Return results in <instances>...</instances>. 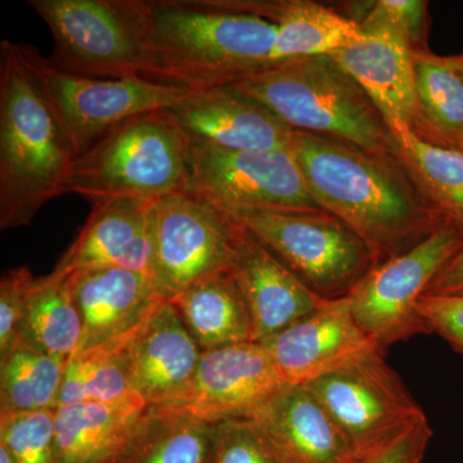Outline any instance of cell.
I'll return each mask as SVG.
<instances>
[{"instance_id": "obj_1", "label": "cell", "mask_w": 463, "mask_h": 463, "mask_svg": "<svg viewBox=\"0 0 463 463\" xmlns=\"http://www.w3.org/2000/svg\"><path fill=\"white\" fill-rule=\"evenodd\" d=\"M289 151L319 206L364 241L376 265L444 223L395 158L295 130Z\"/></svg>"}, {"instance_id": "obj_2", "label": "cell", "mask_w": 463, "mask_h": 463, "mask_svg": "<svg viewBox=\"0 0 463 463\" xmlns=\"http://www.w3.org/2000/svg\"><path fill=\"white\" fill-rule=\"evenodd\" d=\"M277 26L218 0H154L143 79L187 90L228 87L272 65Z\"/></svg>"}, {"instance_id": "obj_3", "label": "cell", "mask_w": 463, "mask_h": 463, "mask_svg": "<svg viewBox=\"0 0 463 463\" xmlns=\"http://www.w3.org/2000/svg\"><path fill=\"white\" fill-rule=\"evenodd\" d=\"M75 154L21 44H0V230L26 227L65 194Z\"/></svg>"}, {"instance_id": "obj_4", "label": "cell", "mask_w": 463, "mask_h": 463, "mask_svg": "<svg viewBox=\"0 0 463 463\" xmlns=\"http://www.w3.org/2000/svg\"><path fill=\"white\" fill-rule=\"evenodd\" d=\"M228 87L270 109L295 132L397 160L394 136L379 109L331 57L282 61Z\"/></svg>"}, {"instance_id": "obj_5", "label": "cell", "mask_w": 463, "mask_h": 463, "mask_svg": "<svg viewBox=\"0 0 463 463\" xmlns=\"http://www.w3.org/2000/svg\"><path fill=\"white\" fill-rule=\"evenodd\" d=\"M191 147L165 109L134 116L75 158L65 185L91 205L187 190Z\"/></svg>"}, {"instance_id": "obj_6", "label": "cell", "mask_w": 463, "mask_h": 463, "mask_svg": "<svg viewBox=\"0 0 463 463\" xmlns=\"http://www.w3.org/2000/svg\"><path fill=\"white\" fill-rule=\"evenodd\" d=\"M53 35L47 62L93 79L142 78L154 0H29Z\"/></svg>"}, {"instance_id": "obj_7", "label": "cell", "mask_w": 463, "mask_h": 463, "mask_svg": "<svg viewBox=\"0 0 463 463\" xmlns=\"http://www.w3.org/2000/svg\"><path fill=\"white\" fill-rule=\"evenodd\" d=\"M323 298L346 297L376 265L364 241L326 212L227 214Z\"/></svg>"}, {"instance_id": "obj_8", "label": "cell", "mask_w": 463, "mask_h": 463, "mask_svg": "<svg viewBox=\"0 0 463 463\" xmlns=\"http://www.w3.org/2000/svg\"><path fill=\"white\" fill-rule=\"evenodd\" d=\"M462 246L461 232L444 222L407 251L374 265L347 294L356 322L381 353L431 334L420 315V298Z\"/></svg>"}, {"instance_id": "obj_9", "label": "cell", "mask_w": 463, "mask_h": 463, "mask_svg": "<svg viewBox=\"0 0 463 463\" xmlns=\"http://www.w3.org/2000/svg\"><path fill=\"white\" fill-rule=\"evenodd\" d=\"M36 85L65 132L75 157L134 116L172 109L190 90L133 79H93L54 69L32 45L21 44Z\"/></svg>"}, {"instance_id": "obj_10", "label": "cell", "mask_w": 463, "mask_h": 463, "mask_svg": "<svg viewBox=\"0 0 463 463\" xmlns=\"http://www.w3.org/2000/svg\"><path fill=\"white\" fill-rule=\"evenodd\" d=\"M304 386L331 414L355 456L392 443L428 419L379 350Z\"/></svg>"}, {"instance_id": "obj_11", "label": "cell", "mask_w": 463, "mask_h": 463, "mask_svg": "<svg viewBox=\"0 0 463 463\" xmlns=\"http://www.w3.org/2000/svg\"><path fill=\"white\" fill-rule=\"evenodd\" d=\"M185 192L225 214L325 212L289 149L223 152L191 147Z\"/></svg>"}, {"instance_id": "obj_12", "label": "cell", "mask_w": 463, "mask_h": 463, "mask_svg": "<svg viewBox=\"0 0 463 463\" xmlns=\"http://www.w3.org/2000/svg\"><path fill=\"white\" fill-rule=\"evenodd\" d=\"M154 281L170 300L194 282L231 268V222L215 206L176 192L149 210Z\"/></svg>"}, {"instance_id": "obj_13", "label": "cell", "mask_w": 463, "mask_h": 463, "mask_svg": "<svg viewBox=\"0 0 463 463\" xmlns=\"http://www.w3.org/2000/svg\"><path fill=\"white\" fill-rule=\"evenodd\" d=\"M352 12L365 33L364 42L330 56L373 100L390 132H414L417 115L413 47L403 27L377 5Z\"/></svg>"}, {"instance_id": "obj_14", "label": "cell", "mask_w": 463, "mask_h": 463, "mask_svg": "<svg viewBox=\"0 0 463 463\" xmlns=\"http://www.w3.org/2000/svg\"><path fill=\"white\" fill-rule=\"evenodd\" d=\"M288 383L261 343L205 350L181 408L203 421L252 419Z\"/></svg>"}, {"instance_id": "obj_15", "label": "cell", "mask_w": 463, "mask_h": 463, "mask_svg": "<svg viewBox=\"0 0 463 463\" xmlns=\"http://www.w3.org/2000/svg\"><path fill=\"white\" fill-rule=\"evenodd\" d=\"M165 111L194 148L279 151L289 149L294 134L270 109L231 87L190 90Z\"/></svg>"}, {"instance_id": "obj_16", "label": "cell", "mask_w": 463, "mask_h": 463, "mask_svg": "<svg viewBox=\"0 0 463 463\" xmlns=\"http://www.w3.org/2000/svg\"><path fill=\"white\" fill-rule=\"evenodd\" d=\"M203 350L169 300L161 301L128 340L134 394L149 408L183 407Z\"/></svg>"}, {"instance_id": "obj_17", "label": "cell", "mask_w": 463, "mask_h": 463, "mask_svg": "<svg viewBox=\"0 0 463 463\" xmlns=\"http://www.w3.org/2000/svg\"><path fill=\"white\" fill-rule=\"evenodd\" d=\"M261 344L288 385H307L379 350L356 322L347 295L326 301Z\"/></svg>"}, {"instance_id": "obj_18", "label": "cell", "mask_w": 463, "mask_h": 463, "mask_svg": "<svg viewBox=\"0 0 463 463\" xmlns=\"http://www.w3.org/2000/svg\"><path fill=\"white\" fill-rule=\"evenodd\" d=\"M225 214V213H224ZM231 222V269L254 323L255 343H265L322 307L323 298L245 227Z\"/></svg>"}, {"instance_id": "obj_19", "label": "cell", "mask_w": 463, "mask_h": 463, "mask_svg": "<svg viewBox=\"0 0 463 463\" xmlns=\"http://www.w3.org/2000/svg\"><path fill=\"white\" fill-rule=\"evenodd\" d=\"M152 203L114 199L91 205L90 215L54 270L69 274L90 268H121L154 281L149 236Z\"/></svg>"}, {"instance_id": "obj_20", "label": "cell", "mask_w": 463, "mask_h": 463, "mask_svg": "<svg viewBox=\"0 0 463 463\" xmlns=\"http://www.w3.org/2000/svg\"><path fill=\"white\" fill-rule=\"evenodd\" d=\"M69 279L83 321L78 352L127 336L166 300L147 276L121 268L75 270Z\"/></svg>"}, {"instance_id": "obj_21", "label": "cell", "mask_w": 463, "mask_h": 463, "mask_svg": "<svg viewBox=\"0 0 463 463\" xmlns=\"http://www.w3.org/2000/svg\"><path fill=\"white\" fill-rule=\"evenodd\" d=\"M279 463H353L354 450L307 386L288 385L254 417Z\"/></svg>"}, {"instance_id": "obj_22", "label": "cell", "mask_w": 463, "mask_h": 463, "mask_svg": "<svg viewBox=\"0 0 463 463\" xmlns=\"http://www.w3.org/2000/svg\"><path fill=\"white\" fill-rule=\"evenodd\" d=\"M234 11L257 14L277 26L273 63L306 57H330L364 42L365 33L356 21L309 0H218Z\"/></svg>"}, {"instance_id": "obj_23", "label": "cell", "mask_w": 463, "mask_h": 463, "mask_svg": "<svg viewBox=\"0 0 463 463\" xmlns=\"http://www.w3.org/2000/svg\"><path fill=\"white\" fill-rule=\"evenodd\" d=\"M148 408L138 397L118 403L60 405L54 410V429L61 461L115 463Z\"/></svg>"}, {"instance_id": "obj_24", "label": "cell", "mask_w": 463, "mask_h": 463, "mask_svg": "<svg viewBox=\"0 0 463 463\" xmlns=\"http://www.w3.org/2000/svg\"><path fill=\"white\" fill-rule=\"evenodd\" d=\"M169 301L203 352L255 341L248 301L231 268L201 279Z\"/></svg>"}, {"instance_id": "obj_25", "label": "cell", "mask_w": 463, "mask_h": 463, "mask_svg": "<svg viewBox=\"0 0 463 463\" xmlns=\"http://www.w3.org/2000/svg\"><path fill=\"white\" fill-rule=\"evenodd\" d=\"M417 121L425 141L463 154V79L449 58L414 50Z\"/></svg>"}, {"instance_id": "obj_26", "label": "cell", "mask_w": 463, "mask_h": 463, "mask_svg": "<svg viewBox=\"0 0 463 463\" xmlns=\"http://www.w3.org/2000/svg\"><path fill=\"white\" fill-rule=\"evenodd\" d=\"M214 425L181 407L148 408L115 463H210Z\"/></svg>"}, {"instance_id": "obj_27", "label": "cell", "mask_w": 463, "mask_h": 463, "mask_svg": "<svg viewBox=\"0 0 463 463\" xmlns=\"http://www.w3.org/2000/svg\"><path fill=\"white\" fill-rule=\"evenodd\" d=\"M397 161L441 221L463 234V154L425 141L410 129L392 133Z\"/></svg>"}, {"instance_id": "obj_28", "label": "cell", "mask_w": 463, "mask_h": 463, "mask_svg": "<svg viewBox=\"0 0 463 463\" xmlns=\"http://www.w3.org/2000/svg\"><path fill=\"white\" fill-rule=\"evenodd\" d=\"M20 337L58 358L69 359L78 352L83 321L69 274L53 269L47 276L35 277L27 295Z\"/></svg>"}, {"instance_id": "obj_29", "label": "cell", "mask_w": 463, "mask_h": 463, "mask_svg": "<svg viewBox=\"0 0 463 463\" xmlns=\"http://www.w3.org/2000/svg\"><path fill=\"white\" fill-rule=\"evenodd\" d=\"M67 361L14 341L0 354V416L56 410Z\"/></svg>"}, {"instance_id": "obj_30", "label": "cell", "mask_w": 463, "mask_h": 463, "mask_svg": "<svg viewBox=\"0 0 463 463\" xmlns=\"http://www.w3.org/2000/svg\"><path fill=\"white\" fill-rule=\"evenodd\" d=\"M127 336L76 352L67 361L58 405L118 403L137 397L128 370Z\"/></svg>"}, {"instance_id": "obj_31", "label": "cell", "mask_w": 463, "mask_h": 463, "mask_svg": "<svg viewBox=\"0 0 463 463\" xmlns=\"http://www.w3.org/2000/svg\"><path fill=\"white\" fill-rule=\"evenodd\" d=\"M0 444L17 463H62L58 449L54 410L0 416Z\"/></svg>"}, {"instance_id": "obj_32", "label": "cell", "mask_w": 463, "mask_h": 463, "mask_svg": "<svg viewBox=\"0 0 463 463\" xmlns=\"http://www.w3.org/2000/svg\"><path fill=\"white\" fill-rule=\"evenodd\" d=\"M210 463H279L263 431L252 419L214 425Z\"/></svg>"}, {"instance_id": "obj_33", "label": "cell", "mask_w": 463, "mask_h": 463, "mask_svg": "<svg viewBox=\"0 0 463 463\" xmlns=\"http://www.w3.org/2000/svg\"><path fill=\"white\" fill-rule=\"evenodd\" d=\"M33 274L29 267L9 270L0 281V354L20 337Z\"/></svg>"}, {"instance_id": "obj_34", "label": "cell", "mask_w": 463, "mask_h": 463, "mask_svg": "<svg viewBox=\"0 0 463 463\" xmlns=\"http://www.w3.org/2000/svg\"><path fill=\"white\" fill-rule=\"evenodd\" d=\"M419 312L431 334H438L463 354V295H422Z\"/></svg>"}, {"instance_id": "obj_35", "label": "cell", "mask_w": 463, "mask_h": 463, "mask_svg": "<svg viewBox=\"0 0 463 463\" xmlns=\"http://www.w3.org/2000/svg\"><path fill=\"white\" fill-rule=\"evenodd\" d=\"M431 437L429 420L425 419L392 443L365 455L356 456L353 463H421Z\"/></svg>"}, {"instance_id": "obj_36", "label": "cell", "mask_w": 463, "mask_h": 463, "mask_svg": "<svg viewBox=\"0 0 463 463\" xmlns=\"http://www.w3.org/2000/svg\"><path fill=\"white\" fill-rule=\"evenodd\" d=\"M379 7L403 27L413 50H426V11L422 0H379Z\"/></svg>"}, {"instance_id": "obj_37", "label": "cell", "mask_w": 463, "mask_h": 463, "mask_svg": "<svg viewBox=\"0 0 463 463\" xmlns=\"http://www.w3.org/2000/svg\"><path fill=\"white\" fill-rule=\"evenodd\" d=\"M425 295H463V246L432 281Z\"/></svg>"}, {"instance_id": "obj_38", "label": "cell", "mask_w": 463, "mask_h": 463, "mask_svg": "<svg viewBox=\"0 0 463 463\" xmlns=\"http://www.w3.org/2000/svg\"><path fill=\"white\" fill-rule=\"evenodd\" d=\"M0 463H17L14 457L11 455V452L3 444H0Z\"/></svg>"}, {"instance_id": "obj_39", "label": "cell", "mask_w": 463, "mask_h": 463, "mask_svg": "<svg viewBox=\"0 0 463 463\" xmlns=\"http://www.w3.org/2000/svg\"><path fill=\"white\" fill-rule=\"evenodd\" d=\"M448 58H449L450 63H452L453 67H455L463 79V53L458 54V56H450Z\"/></svg>"}]
</instances>
